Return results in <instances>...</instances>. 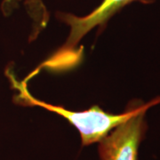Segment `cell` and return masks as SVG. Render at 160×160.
<instances>
[{"instance_id": "obj_1", "label": "cell", "mask_w": 160, "mask_h": 160, "mask_svg": "<svg viewBox=\"0 0 160 160\" xmlns=\"http://www.w3.org/2000/svg\"><path fill=\"white\" fill-rule=\"evenodd\" d=\"M8 77L11 79L13 88L18 91L15 95V102L18 104L38 106L62 116L79 132L83 146H88L102 141L114 128L131 118L145 104L141 102L131 103L124 113L117 115L105 112L98 106H93L84 111H72L62 106H53L36 99L30 94L25 80L19 81L12 74H9Z\"/></svg>"}, {"instance_id": "obj_2", "label": "cell", "mask_w": 160, "mask_h": 160, "mask_svg": "<svg viewBox=\"0 0 160 160\" xmlns=\"http://www.w3.org/2000/svg\"><path fill=\"white\" fill-rule=\"evenodd\" d=\"M160 103V97L145 103L136 113L120 124L100 141L101 160H138L140 144L147 130V110Z\"/></svg>"}, {"instance_id": "obj_3", "label": "cell", "mask_w": 160, "mask_h": 160, "mask_svg": "<svg viewBox=\"0 0 160 160\" xmlns=\"http://www.w3.org/2000/svg\"><path fill=\"white\" fill-rule=\"evenodd\" d=\"M141 2L142 4H151L155 0H103L102 4L86 16L78 17L73 14H61V19L70 28L68 40L60 50V52L66 53L72 50L78 44L82 38L91 29L105 25L106 22L118 12L132 2Z\"/></svg>"}]
</instances>
